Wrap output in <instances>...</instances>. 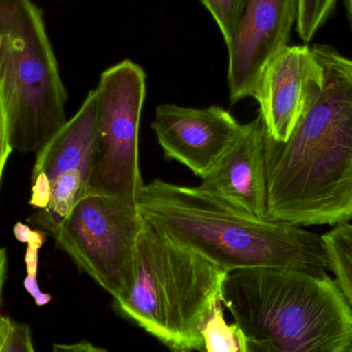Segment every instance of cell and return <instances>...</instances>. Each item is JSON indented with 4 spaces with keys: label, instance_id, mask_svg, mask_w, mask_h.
Wrapping results in <instances>:
<instances>
[{
    "label": "cell",
    "instance_id": "cell-20",
    "mask_svg": "<svg viewBox=\"0 0 352 352\" xmlns=\"http://www.w3.org/2000/svg\"><path fill=\"white\" fill-rule=\"evenodd\" d=\"M51 352H109L89 341H80L74 344H54Z\"/></svg>",
    "mask_w": 352,
    "mask_h": 352
},
{
    "label": "cell",
    "instance_id": "cell-6",
    "mask_svg": "<svg viewBox=\"0 0 352 352\" xmlns=\"http://www.w3.org/2000/svg\"><path fill=\"white\" fill-rule=\"evenodd\" d=\"M146 225L138 206L105 195L87 194L53 238L80 272L118 301L133 285L138 243Z\"/></svg>",
    "mask_w": 352,
    "mask_h": 352
},
{
    "label": "cell",
    "instance_id": "cell-21",
    "mask_svg": "<svg viewBox=\"0 0 352 352\" xmlns=\"http://www.w3.org/2000/svg\"><path fill=\"white\" fill-rule=\"evenodd\" d=\"M8 272V254L4 248H0V304H1L2 289Z\"/></svg>",
    "mask_w": 352,
    "mask_h": 352
},
{
    "label": "cell",
    "instance_id": "cell-19",
    "mask_svg": "<svg viewBox=\"0 0 352 352\" xmlns=\"http://www.w3.org/2000/svg\"><path fill=\"white\" fill-rule=\"evenodd\" d=\"M235 327L240 352H275L268 343L248 338L237 328L236 324Z\"/></svg>",
    "mask_w": 352,
    "mask_h": 352
},
{
    "label": "cell",
    "instance_id": "cell-18",
    "mask_svg": "<svg viewBox=\"0 0 352 352\" xmlns=\"http://www.w3.org/2000/svg\"><path fill=\"white\" fill-rule=\"evenodd\" d=\"M12 152V148L10 142V134H8L6 109H4L3 99H2L1 90H0V182H1L2 173H3L6 161Z\"/></svg>",
    "mask_w": 352,
    "mask_h": 352
},
{
    "label": "cell",
    "instance_id": "cell-5",
    "mask_svg": "<svg viewBox=\"0 0 352 352\" xmlns=\"http://www.w3.org/2000/svg\"><path fill=\"white\" fill-rule=\"evenodd\" d=\"M0 90L12 151L38 153L67 122V92L31 0H0Z\"/></svg>",
    "mask_w": 352,
    "mask_h": 352
},
{
    "label": "cell",
    "instance_id": "cell-12",
    "mask_svg": "<svg viewBox=\"0 0 352 352\" xmlns=\"http://www.w3.org/2000/svg\"><path fill=\"white\" fill-rule=\"evenodd\" d=\"M99 150L98 95L93 89L78 113L37 153L29 204L45 209L52 184L69 173L80 171L90 178Z\"/></svg>",
    "mask_w": 352,
    "mask_h": 352
},
{
    "label": "cell",
    "instance_id": "cell-9",
    "mask_svg": "<svg viewBox=\"0 0 352 352\" xmlns=\"http://www.w3.org/2000/svg\"><path fill=\"white\" fill-rule=\"evenodd\" d=\"M153 130L168 160L204 179L213 170L243 125L223 107L205 109L161 104L156 107Z\"/></svg>",
    "mask_w": 352,
    "mask_h": 352
},
{
    "label": "cell",
    "instance_id": "cell-4",
    "mask_svg": "<svg viewBox=\"0 0 352 352\" xmlns=\"http://www.w3.org/2000/svg\"><path fill=\"white\" fill-rule=\"evenodd\" d=\"M227 273L146 223L133 285L115 308L171 351H201L203 326L221 302Z\"/></svg>",
    "mask_w": 352,
    "mask_h": 352
},
{
    "label": "cell",
    "instance_id": "cell-8",
    "mask_svg": "<svg viewBox=\"0 0 352 352\" xmlns=\"http://www.w3.org/2000/svg\"><path fill=\"white\" fill-rule=\"evenodd\" d=\"M297 16L298 0H243L227 45L232 104L254 96L265 68L287 47Z\"/></svg>",
    "mask_w": 352,
    "mask_h": 352
},
{
    "label": "cell",
    "instance_id": "cell-17",
    "mask_svg": "<svg viewBox=\"0 0 352 352\" xmlns=\"http://www.w3.org/2000/svg\"><path fill=\"white\" fill-rule=\"evenodd\" d=\"M201 2L214 19L228 45L233 36L243 0H201Z\"/></svg>",
    "mask_w": 352,
    "mask_h": 352
},
{
    "label": "cell",
    "instance_id": "cell-13",
    "mask_svg": "<svg viewBox=\"0 0 352 352\" xmlns=\"http://www.w3.org/2000/svg\"><path fill=\"white\" fill-rule=\"evenodd\" d=\"M329 270L352 308V223L337 225L322 235Z\"/></svg>",
    "mask_w": 352,
    "mask_h": 352
},
{
    "label": "cell",
    "instance_id": "cell-23",
    "mask_svg": "<svg viewBox=\"0 0 352 352\" xmlns=\"http://www.w3.org/2000/svg\"><path fill=\"white\" fill-rule=\"evenodd\" d=\"M345 352H352V343L351 344V346H349V349H347L346 351Z\"/></svg>",
    "mask_w": 352,
    "mask_h": 352
},
{
    "label": "cell",
    "instance_id": "cell-10",
    "mask_svg": "<svg viewBox=\"0 0 352 352\" xmlns=\"http://www.w3.org/2000/svg\"><path fill=\"white\" fill-rule=\"evenodd\" d=\"M322 80V68L307 45H287L261 76L254 98L267 136L285 142Z\"/></svg>",
    "mask_w": 352,
    "mask_h": 352
},
{
    "label": "cell",
    "instance_id": "cell-22",
    "mask_svg": "<svg viewBox=\"0 0 352 352\" xmlns=\"http://www.w3.org/2000/svg\"><path fill=\"white\" fill-rule=\"evenodd\" d=\"M347 14H349V22L352 28V0H346Z\"/></svg>",
    "mask_w": 352,
    "mask_h": 352
},
{
    "label": "cell",
    "instance_id": "cell-15",
    "mask_svg": "<svg viewBox=\"0 0 352 352\" xmlns=\"http://www.w3.org/2000/svg\"><path fill=\"white\" fill-rule=\"evenodd\" d=\"M336 0H298L297 30L303 41H310L331 16Z\"/></svg>",
    "mask_w": 352,
    "mask_h": 352
},
{
    "label": "cell",
    "instance_id": "cell-16",
    "mask_svg": "<svg viewBox=\"0 0 352 352\" xmlns=\"http://www.w3.org/2000/svg\"><path fill=\"white\" fill-rule=\"evenodd\" d=\"M0 352H36L29 324L0 316Z\"/></svg>",
    "mask_w": 352,
    "mask_h": 352
},
{
    "label": "cell",
    "instance_id": "cell-24",
    "mask_svg": "<svg viewBox=\"0 0 352 352\" xmlns=\"http://www.w3.org/2000/svg\"><path fill=\"white\" fill-rule=\"evenodd\" d=\"M182 352H192V351H182Z\"/></svg>",
    "mask_w": 352,
    "mask_h": 352
},
{
    "label": "cell",
    "instance_id": "cell-3",
    "mask_svg": "<svg viewBox=\"0 0 352 352\" xmlns=\"http://www.w3.org/2000/svg\"><path fill=\"white\" fill-rule=\"evenodd\" d=\"M221 302L248 338L275 352H345L352 308L335 279L279 268L228 272Z\"/></svg>",
    "mask_w": 352,
    "mask_h": 352
},
{
    "label": "cell",
    "instance_id": "cell-14",
    "mask_svg": "<svg viewBox=\"0 0 352 352\" xmlns=\"http://www.w3.org/2000/svg\"><path fill=\"white\" fill-rule=\"evenodd\" d=\"M205 352H240L235 324H228L219 302L202 329Z\"/></svg>",
    "mask_w": 352,
    "mask_h": 352
},
{
    "label": "cell",
    "instance_id": "cell-2",
    "mask_svg": "<svg viewBox=\"0 0 352 352\" xmlns=\"http://www.w3.org/2000/svg\"><path fill=\"white\" fill-rule=\"evenodd\" d=\"M138 208L161 235L226 272L279 268L328 274L322 236L258 219L197 186L153 180L144 184Z\"/></svg>",
    "mask_w": 352,
    "mask_h": 352
},
{
    "label": "cell",
    "instance_id": "cell-11",
    "mask_svg": "<svg viewBox=\"0 0 352 352\" xmlns=\"http://www.w3.org/2000/svg\"><path fill=\"white\" fill-rule=\"evenodd\" d=\"M197 188L248 214L268 219L266 130L260 116L243 125L241 133Z\"/></svg>",
    "mask_w": 352,
    "mask_h": 352
},
{
    "label": "cell",
    "instance_id": "cell-1",
    "mask_svg": "<svg viewBox=\"0 0 352 352\" xmlns=\"http://www.w3.org/2000/svg\"><path fill=\"white\" fill-rule=\"evenodd\" d=\"M322 80L285 142L266 134L268 219L298 226L352 221V60L311 47Z\"/></svg>",
    "mask_w": 352,
    "mask_h": 352
},
{
    "label": "cell",
    "instance_id": "cell-7",
    "mask_svg": "<svg viewBox=\"0 0 352 352\" xmlns=\"http://www.w3.org/2000/svg\"><path fill=\"white\" fill-rule=\"evenodd\" d=\"M95 89L100 150L85 195H105L138 206L144 186L138 144L146 72L131 60H124L103 72Z\"/></svg>",
    "mask_w": 352,
    "mask_h": 352
}]
</instances>
